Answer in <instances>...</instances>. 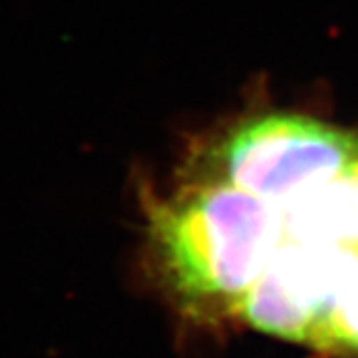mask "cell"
<instances>
[{
    "mask_svg": "<svg viewBox=\"0 0 358 358\" xmlns=\"http://www.w3.org/2000/svg\"><path fill=\"white\" fill-rule=\"evenodd\" d=\"M358 162V136L315 117L267 114L217 141L211 176L285 207Z\"/></svg>",
    "mask_w": 358,
    "mask_h": 358,
    "instance_id": "7a4b0ae2",
    "label": "cell"
},
{
    "mask_svg": "<svg viewBox=\"0 0 358 358\" xmlns=\"http://www.w3.org/2000/svg\"><path fill=\"white\" fill-rule=\"evenodd\" d=\"M285 235L358 253V162L281 207Z\"/></svg>",
    "mask_w": 358,
    "mask_h": 358,
    "instance_id": "277c9868",
    "label": "cell"
},
{
    "mask_svg": "<svg viewBox=\"0 0 358 358\" xmlns=\"http://www.w3.org/2000/svg\"><path fill=\"white\" fill-rule=\"evenodd\" d=\"M150 231L173 289L229 310L287 237L279 205L213 178L155 201Z\"/></svg>",
    "mask_w": 358,
    "mask_h": 358,
    "instance_id": "6da1fadb",
    "label": "cell"
},
{
    "mask_svg": "<svg viewBox=\"0 0 358 358\" xmlns=\"http://www.w3.org/2000/svg\"><path fill=\"white\" fill-rule=\"evenodd\" d=\"M313 346L358 358V261Z\"/></svg>",
    "mask_w": 358,
    "mask_h": 358,
    "instance_id": "5b68a950",
    "label": "cell"
},
{
    "mask_svg": "<svg viewBox=\"0 0 358 358\" xmlns=\"http://www.w3.org/2000/svg\"><path fill=\"white\" fill-rule=\"evenodd\" d=\"M357 261L358 253L285 237L231 313L261 333L313 346Z\"/></svg>",
    "mask_w": 358,
    "mask_h": 358,
    "instance_id": "3957f363",
    "label": "cell"
}]
</instances>
